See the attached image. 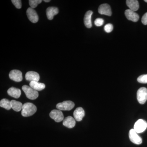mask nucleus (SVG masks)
<instances>
[{
	"label": "nucleus",
	"instance_id": "obj_27",
	"mask_svg": "<svg viewBox=\"0 0 147 147\" xmlns=\"http://www.w3.org/2000/svg\"><path fill=\"white\" fill-rule=\"evenodd\" d=\"M142 24L144 25H147V12L144 14L142 19Z\"/></svg>",
	"mask_w": 147,
	"mask_h": 147
},
{
	"label": "nucleus",
	"instance_id": "obj_24",
	"mask_svg": "<svg viewBox=\"0 0 147 147\" xmlns=\"http://www.w3.org/2000/svg\"><path fill=\"white\" fill-rule=\"evenodd\" d=\"M104 24V20L101 18H97L95 20L94 24L96 26L100 27Z\"/></svg>",
	"mask_w": 147,
	"mask_h": 147
},
{
	"label": "nucleus",
	"instance_id": "obj_23",
	"mask_svg": "<svg viewBox=\"0 0 147 147\" xmlns=\"http://www.w3.org/2000/svg\"><path fill=\"white\" fill-rule=\"evenodd\" d=\"M137 81L141 84H147V74L141 75L137 78Z\"/></svg>",
	"mask_w": 147,
	"mask_h": 147
},
{
	"label": "nucleus",
	"instance_id": "obj_7",
	"mask_svg": "<svg viewBox=\"0 0 147 147\" xmlns=\"http://www.w3.org/2000/svg\"><path fill=\"white\" fill-rule=\"evenodd\" d=\"M50 118L54 119L57 122H60L63 120L64 116L63 113L59 110H53L50 112Z\"/></svg>",
	"mask_w": 147,
	"mask_h": 147
},
{
	"label": "nucleus",
	"instance_id": "obj_9",
	"mask_svg": "<svg viewBox=\"0 0 147 147\" xmlns=\"http://www.w3.org/2000/svg\"><path fill=\"white\" fill-rule=\"evenodd\" d=\"M9 77L11 80L16 82H21L23 80L22 72L16 69H13L10 71Z\"/></svg>",
	"mask_w": 147,
	"mask_h": 147
},
{
	"label": "nucleus",
	"instance_id": "obj_15",
	"mask_svg": "<svg viewBox=\"0 0 147 147\" xmlns=\"http://www.w3.org/2000/svg\"><path fill=\"white\" fill-rule=\"evenodd\" d=\"M59 13V9L58 8L54 7H50L47 8L46 10V14L47 18L49 20H52L53 19L54 16Z\"/></svg>",
	"mask_w": 147,
	"mask_h": 147
},
{
	"label": "nucleus",
	"instance_id": "obj_2",
	"mask_svg": "<svg viewBox=\"0 0 147 147\" xmlns=\"http://www.w3.org/2000/svg\"><path fill=\"white\" fill-rule=\"evenodd\" d=\"M22 90L25 92L27 97L31 100H34L37 98L38 96V93L31 87L24 85L22 88Z\"/></svg>",
	"mask_w": 147,
	"mask_h": 147
},
{
	"label": "nucleus",
	"instance_id": "obj_8",
	"mask_svg": "<svg viewBox=\"0 0 147 147\" xmlns=\"http://www.w3.org/2000/svg\"><path fill=\"white\" fill-rule=\"evenodd\" d=\"M28 18L32 23H36L38 21V16L36 11L31 7H29L27 10Z\"/></svg>",
	"mask_w": 147,
	"mask_h": 147
},
{
	"label": "nucleus",
	"instance_id": "obj_12",
	"mask_svg": "<svg viewBox=\"0 0 147 147\" xmlns=\"http://www.w3.org/2000/svg\"><path fill=\"white\" fill-rule=\"evenodd\" d=\"M26 79L30 82H38L40 79L39 74L34 71H29L26 74Z\"/></svg>",
	"mask_w": 147,
	"mask_h": 147
},
{
	"label": "nucleus",
	"instance_id": "obj_18",
	"mask_svg": "<svg viewBox=\"0 0 147 147\" xmlns=\"http://www.w3.org/2000/svg\"><path fill=\"white\" fill-rule=\"evenodd\" d=\"M7 93L11 97L18 98L21 96V91L19 89L16 88L14 87H11L7 90Z\"/></svg>",
	"mask_w": 147,
	"mask_h": 147
},
{
	"label": "nucleus",
	"instance_id": "obj_4",
	"mask_svg": "<svg viewBox=\"0 0 147 147\" xmlns=\"http://www.w3.org/2000/svg\"><path fill=\"white\" fill-rule=\"evenodd\" d=\"M74 102L70 100H66L62 102L58 103L56 105V108L60 110L69 111L73 109L74 107Z\"/></svg>",
	"mask_w": 147,
	"mask_h": 147
},
{
	"label": "nucleus",
	"instance_id": "obj_17",
	"mask_svg": "<svg viewBox=\"0 0 147 147\" xmlns=\"http://www.w3.org/2000/svg\"><path fill=\"white\" fill-rule=\"evenodd\" d=\"M93 14L92 11H88L85 14L84 18V23L85 26L88 28H90L92 26L91 16Z\"/></svg>",
	"mask_w": 147,
	"mask_h": 147
},
{
	"label": "nucleus",
	"instance_id": "obj_22",
	"mask_svg": "<svg viewBox=\"0 0 147 147\" xmlns=\"http://www.w3.org/2000/svg\"><path fill=\"white\" fill-rule=\"evenodd\" d=\"M42 1L41 0H30L29 1V4L31 8H35Z\"/></svg>",
	"mask_w": 147,
	"mask_h": 147
},
{
	"label": "nucleus",
	"instance_id": "obj_26",
	"mask_svg": "<svg viewBox=\"0 0 147 147\" xmlns=\"http://www.w3.org/2000/svg\"><path fill=\"white\" fill-rule=\"evenodd\" d=\"M11 2L17 9L21 8L22 4H21V1L20 0H12Z\"/></svg>",
	"mask_w": 147,
	"mask_h": 147
},
{
	"label": "nucleus",
	"instance_id": "obj_3",
	"mask_svg": "<svg viewBox=\"0 0 147 147\" xmlns=\"http://www.w3.org/2000/svg\"><path fill=\"white\" fill-rule=\"evenodd\" d=\"M137 99L141 104H144L147 100V89L142 87L138 90L137 92Z\"/></svg>",
	"mask_w": 147,
	"mask_h": 147
},
{
	"label": "nucleus",
	"instance_id": "obj_13",
	"mask_svg": "<svg viewBox=\"0 0 147 147\" xmlns=\"http://www.w3.org/2000/svg\"><path fill=\"white\" fill-rule=\"evenodd\" d=\"M73 115L76 121H80L85 116V111L82 107H79L74 110Z\"/></svg>",
	"mask_w": 147,
	"mask_h": 147
},
{
	"label": "nucleus",
	"instance_id": "obj_28",
	"mask_svg": "<svg viewBox=\"0 0 147 147\" xmlns=\"http://www.w3.org/2000/svg\"><path fill=\"white\" fill-rule=\"evenodd\" d=\"M44 1L45 2L47 3L50 2V0H44Z\"/></svg>",
	"mask_w": 147,
	"mask_h": 147
},
{
	"label": "nucleus",
	"instance_id": "obj_5",
	"mask_svg": "<svg viewBox=\"0 0 147 147\" xmlns=\"http://www.w3.org/2000/svg\"><path fill=\"white\" fill-rule=\"evenodd\" d=\"M147 127L146 122L144 120L140 119L135 123L134 129L137 133H141L144 132L146 129Z\"/></svg>",
	"mask_w": 147,
	"mask_h": 147
},
{
	"label": "nucleus",
	"instance_id": "obj_20",
	"mask_svg": "<svg viewBox=\"0 0 147 147\" xmlns=\"http://www.w3.org/2000/svg\"><path fill=\"white\" fill-rule=\"evenodd\" d=\"M11 108L16 112H19L22 110L23 105L21 102L13 100L11 101Z\"/></svg>",
	"mask_w": 147,
	"mask_h": 147
},
{
	"label": "nucleus",
	"instance_id": "obj_25",
	"mask_svg": "<svg viewBox=\"0 0 147 147\" xmlns=\"http://www.w3.org/2000/svg\"><path fill=\"white\" fill-rule=\"evenodd\" d=\"M104 29L106 32H111L113 30V25L110 24H106L105 26H104Z\"/></svg>",
	"mask_w": 147,
	"mask_h": 147
},
{
	"label": "nucleus",
	"instance_id": "obj_21",
	"mask_svg": "<svg viewBox=\"0 0 147 147\" xmlns=\"http://www.w3.org/2000/svg\"><path fill=\"white\" fill-rule=\"evenodd\" d=\"M0 106L7 110H9L11 108V101L8 99L4 98L0 101Z\"/></svg>",
	"mask_w": 147,
	"mask_h": 147
},
{
	"label": "nucleus",
	"instance_id": "obj_1",
	"mask_svg": "<svg viewBox=\"0 0 147 147\" xmlns=\"http://www.w3.org/2000/svg\"><path fill=\"white\" fill-rule=\"evenodd\" d=\"M36 106L31 102H26L23 105L21 115L24 117L33 115L36 112Z\"/></svg>",
	"mask_w": 147,
	"mask_h": 147
},
{
	"label": "nucleus",
	"instance_id": "obj_29",
	"mask_svg": "<svg viewBox=\"0 0 147 147\" xmlns=\"http://www.w3.org/2000/svg\"><path fill=\"white\" fill-rule=\"evenodd\" d=\"M145 2H146V3H147V0H145Z\"/></svg>",
	"mask_w": 147,
	"mask_h": 147
},
{
	"label": "nucleus",
	"instance_id": "obj_10",
	"mask_svg": "<svg viewBox=\"0 0 147 147\" xmlns=\"http://www.w3.org/2000/svg\"><path fill=\"white\" fill-rule=\"evenodd\" d=\"M98 13L102 15L111 16L112 11L110 6L108 4H103L99 7L98 9Z\"/></svg>",
	"mask_w": 147,
	"mask_h": 147
},
{
	"label": "nucleus",
	"instance_id": "obj_11",
	"mask_svg": "<svg viewBox=\"0 0 147 147\" xmlns=\"http://www.w3.org/2000/svg\"><path fill=\"white\" fill-rule=\"evenodd\" d=\"M125 14L126 18L129 21L136 22L139 20V15L135 11L129 9H126L125 12Z\"/></svg>",
	"mask_w": 147,
	"mask_h": 147
},
{
	"label": "nucleus",
	"instance_id": "obj_19",
	"mask_svg": "<svg viewBox=\"0 0 147 147\" xmlns=\"http://www.w3.org/2000/svg\"><path fill=\"white\" fill-rule=\"evenodd\" d=\"M30 87L36 91H41L45 88V85L43 83H39L38 82H30Z\"/></svg>",
	"mask_w": 147,
	"mask_h": 147
},
{
	"label": "nucleus",
	"instance_id": "obj_6",
	"mask_svg": "<svg viewBox=\"0 0 147 147\" xmlns=\"http://www.w3.org/2000/svg\"><path fill=\"white\" fill-rule=\"evenodd\" d=\"M129 137L131 142L135 144L140 145L142 144V138L138 135L137 132L134 130V129H131L129 130Z\"/></svg>",
	"mask_w": 147,
	"mask_h": 147
},
{
	"label": "nucleus",
	"instance_id": "obj_14",
	"mask_svg": "<svg viewBox=\"0 0 147 147\" xmlns=\"http://www.w3.org/2000/svg\"><path fill=\"white\" fill-rule=\"evenodd\" d=\"M63 124L64 126L69 128H73L76 124L75 120L71 116H68L64 119Z\"/></svg>",
	"mask_w": 147,
	"mask_h": 147
},
{
	"label": "nucleus",
	"instance_id": "obj_16",
	"mask_svg": "<svg viewBox=\"0 0 147 147\" xmlns=\"http://www.w3.org/2000/svg\"><path fill=\"white\" fill-rule=\"evenodd\" d=\"M127 5L130 10L135 11L139 8V3L137 0H127L126 1Z\"/></svg>",
	"mask_w": 147,
	"mask_h": 147
}]
</instances>
